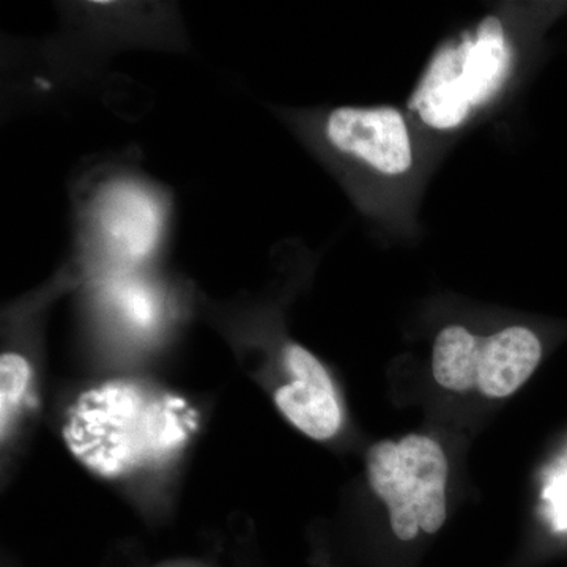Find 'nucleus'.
Instances as JSON below:
<instances>
[{
    "label": "nucleus",
    "mask_w": 567,
    "mask_h": 567,
    "mask_svg": "<svg viewBox=\"0 0 567 567\" xmlns=\"http://www.w3.org/2000/svg\"><path fill=\"white\" fill-rule=\"evenodd\" d=\"M199 427L182 395L118 379L82 393L71 405L63 440L95 475L115 480L166 464Z\"/></svg>",
    "instance_id": "obj_1"
},
{
    "label": "nucleus",
    "mask_w": 567,
    "mask_h": 567,
    "mask_svg": "<svg viewBox=\"0 0 567 567\" xmlns=\"http://www.w3.org/2000/svg\"><path fill=\"white\" fill-rule=\"evenodd\" d=\"M509 66L511 52L502 22L495 17L484 18L475 39L436 52L410 106L431 128H457L472 110L483 106L499 91Z\"/></svg>",
    "instance_id": "obj_2"
},
{
    "label": "nucleus",
    "mask_w": 567,
    "mask_h": 567,
    "mask_svg": "<svg viewBox=\"0 0 567 567\" xmlns=\"http://www.w3.org/2000/svg\"><path fill=\"white\" fill-rule=\"evenodd\" d=\"M369 486L390 509L398 539L412 540L423 529L434 535L446 520L447 458L425 435H406L399 443H375L365 457Z\"/></svg>",
    "instance_id": "obj_3"
},
{
    "label": "nucleus",
    "mask_w": 567,
    "mask_h": 567,
    "mask_svg": "<svg viewBox=\"0 0 567 567\" xmlns=\"http://www.w3.org/2000/svg\"><path fill=\"white\" fill-rule=\"evenodd\" d=\"M540 358L539 336L527 327L480 338L461 324H450L436 334L432 371L446 390L466 393L477 388L487 398L503 399L525 385Z\"/></svg>",
    "instance_id": "obj_4"
},
{
    "label": "nucleus",
    "mask_w": 567,
    "mask_h": 567,
    "mask_svg": "<svg viewBox=\"0 0 567 567\" xmlns=\"http://www.w3.org/2000/svg\"><path fill=\"white\" fill-rule=\"evenodd\" d=\"M167 221L169 207L156 186L140 178H112L93 194L85 212V240L111 271L132 270L162 246Z\"/></svg>",
    "instance_id": "obj_5"
},
{
    "label": "nucleus",
    "mask_w": 567,
    "mask_h": 567,
    "mask_svg": "<svg viewBox=\"0 0 567 567\" xmlns=\"http://www.w3.org/2000/svg\"><path fill=\"white\" fill-rule=\"evenodd\" d=\"M324 136L336 151L361 159L377 173L399 175L412 167L409 128L395 107H338L324 122Z\"/></svg>",
    "instance_id": "obj_6"
},
{
    "label": "nucleus",
    "mask_w": 567,
    "mask_h": 567,
    "mask_svg": "<svg viewBox=\"0 0 567 567\" xmlns=\"http://www.w3.org/2000/svg\"><path fill=\"white\" fill-rule=\"evenodd\" d=\"M284 364L292 382L276 390L279 412L311 439L328 440L338 434L342 412L327 369L315 354L293 342L284 347Z\"/></svg>",
    "instance_id": "obj_7"
},
{
    "label": "nucleus",
    "mask_w": 567,
    "mask_h": 567,
    "mask_svg": "<svg viewBox=\"0 0 567 567\" xmlns=\"http://www.w3.org/2000/svg\"><path fill=\"white\" fill-rule=\"evenodd\" d=\"M32 379V368L20 353L7 352L0 357V427L6 436L11 416L20 404Z\"/></svg>",
    "instance_id": "obj_8"
}]
</instances>
